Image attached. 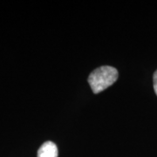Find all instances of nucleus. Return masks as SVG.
<instances>
[{
	"instance_id": "7ed1b4c3",
	"label": "nucleus",
	"mask_w": 157,
	"mask_h": 157,
	"mask_svg": "<svg viewBox=\"0 0 157 157\" xmlns=\"http://www.w3.org/2000/svg\"><path fill=\"white\" fill-rule=\"evenodd\" d=\"M153 82H154V90H155V93L157 95V70L154 73V76H153Z\"/></svg>"
},
{
	"instance_id": "f03ea898",
	"label": "nucleus",
	"mask_w": 157,
	"mask_h": 157,
	"mask_svg": "<svg viewBox=\"0 0 157 157\" xmlns=\"http://www.w3.org/2000/svg\"><path fill=\"white\" fill-rule=\"evenodd\" d=\"M58 147L52 141H45L38 151V157H58Z\"/></svg>"
},
{
	"instance_id": "f257e3e1",
	"label": "nucleus",
	"mask_w": 157,
	"mask_h": 157,
	"mask_svg": "<svg viewBox=\"0 0 157 157\" xmlns=\"http://www.w3.org/2000/svg\"><path fill=\"white\" fill-rule=\"evenodd\" d=\"M119 77L116 68L110 66H103L96 68L90 73L88 83L94 94H99L112 86Z\"/></svg>"
}]
</instances>
